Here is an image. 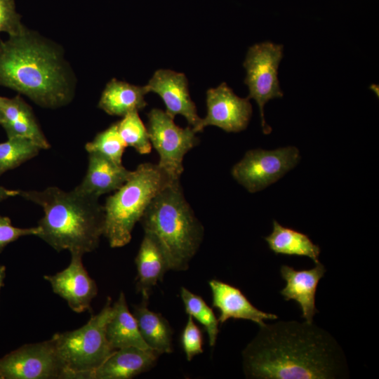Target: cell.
I'll return each mask as SVG.
<instances>
[{
    "mask_svg": "<svg viewBox=\"0 0 379 379\" xmlns=\"http://www.w3.org/2000/svg\"><path fill=\"white\" fill-rule=\"evenodd\" d=\"M165 111L153 108L147 114V128L152 146L158 152L157 164L173 180H179L184 171L185 154L196 147L199 139L190 126H177Z\"/></svg>",
    "mask_w": 379,
    "mask_h": 379,
    "instance_id": "7",
    "label": "cell"
},
{
    "mask_svg": "<svg viewBox=\"0 0 379 379\" xmlns=\"http://www.w3.org/2000/svg\"><path fill=\"white\" fill-rule=\"evenodd\" d=\"M148 93L145 86H135L112 79L102 93L98 107L109 115L123 117L145 108L147 105L145 96Z\"/></svg>",
    "mask_w": 379,
    "mask_h": 379,
    "instance_id": "21",
    "label": "cell"
},
{
    "mask_svg": "<svg viewBox=\"0 0 379 379\" xmlns=\"http://www.w3.org/2000/svg\"><path fill=\"white\" fill-rule=\"evenodd\" d=\"M148 92L160 96L166 112L172 118L184 117L189 126L195 129L201 121L194 102L188 90L187 79L185 74L171 69H158L145 86Z\"/></svg>",
    "mask_w": 379,
    "mask_h": 379,
    "instance_id": "13",
    "label": "cell"
},
{
    "mask_svg": "<svg viewBox=\"0 0 379 379\" xmlns=\"http://www.w3.org/2000/svg\"><path fill=\"white\" fill-rule=\"evenodd\" d=\"M206 101L207 113L194 129L196 133L208 126H217L227 133L246 128L253 112L249 99L237 96L226 83L208 89Z\"/></svg>",
    "mask_w": 379,
    "mask_h": 379,
    "instance_id": "11",
    "label": "cell"
},
{
    "mask_svg": "<svg viewBox=\"0 0 379 379\" xmlns=\"http://www.w3.org/2000/svg\"><path fill=\"white\" fill-rule=\"evenodd\" d=\"M137 277L136 291L142 299L148 300L154 286L161 281L169 270L166 256L157 241L144 233L135 260Z\"/></svg>",
    "mask_w": 379,
    "mask_h": 379,
    "instance_id": "19",
    "label": "cell"
},
{
    "mask_svg": "<svg viewBox=\"0 0 379 379\" xmlns=\"http://www.w3.org/2000/svg\"><path fill=\"white\" fill-rule=\"evenodd\" d=\"M126 147L119 133L117 122L98 133L92 141L85 145L88 153H98L117 164H122Z\"/></svg>",
    "mask_w": 379,
    "mask_h": 379,
    "instance_id": "27",
    "label": "cell"
},
{
    "mask_svg": "<svg viewBox=\"0 0 379 379\" xmlns=\"http://www.w3.org/2000/svg\"><path fill=\"white\" fill-rule=\"evenodd\" d=\"M148 300L142 299L133 306V314L140 333L149 347L159 354L173 352V331L168 321L162 314L147 307Z\"/></svg>",
    "mask_w": 379,
    "mask_h": 379,
    "instance_id": "22",
    "label": "cell"
},
{
    "mask_svg": "<svg viewBox=\"0 0 379 379\" xmlns=\"http://www.w3.org/2000/svg\"><path fill=\"white\" fill-rule=\"evenodd\" d=\"M69 265L55 274L44 275L54 293L65 300L77 313L91 310V302L98 294L95 281L89 276L82 262L83 255L70 253Z\"/></svg>",
    "mask_w": 379,
    "mask_h": 379,
    "instance_id": "12",
    "label": "cell"
},
{
    "mask_svg": "<svg viewBox=\"0 0 379 379\" xmlns=\"http://www.w3.org/2000/svg\"><path fill=\"white\" fill-rule=\"evenodd\" d=\"M180 343L189 361L204 352L202 332L190 315H188L187 323L181 333Z\"/></svg>",
    "mask_w": 379,
    "mask_h": 379,
    "instance_id": "28",
    "label": "cell"
},
{
    "mask_svg": "<svg viewBox=\"0 0 379 379\" xmlns=\"http://www.w3.org/2000/svg\"><path fill=\"white\" fill-rule=\"evenodd\" d=\"M326 272L320 262L310 270H296L286 265L280 268L281 276L286 283L281 295L285 300H295L300 307L302 317L308 322H313L314 315L319 312L315 305L316 291Z\"/></svg>",
    "mask_w": 379,
    "mask_h": 379,
    "instance_id": "15",
    "label": "cell"
},
{
    "mask_svg": "<svg viewBox=\"0 0 379 379\" xmlns=\"http://www.w3.org/2000/svg\"><path fill=\"white\" fill-rule=\"evenodd\" d=\"M208 285L212 294V305L220 311L218 321L224 324L229 319L249 320L258 324L265 320H277L278 316L255 307L237 287L217 279H211Z\"/></svg>",
    "mask_w": 379,
    "mask_h": 379,
    "instance_id": "14",
    "label": "cell"
},
{
    "mask_svg": "<svg viewBox=\"0 0 379 379\" xmlns=\"http://www.w3.org/2000/svg\"><path fill=\"white\" fill-rule=\"evenodd\" d=\"M2 119L0 124L8 138H27L41 149H47L50 143L44 135L32 110L19 95L13 98L0 96Z\"/></svg>",
    "mask_w": 379,
    "mask_h": 379,
    "instance_id": "16",
    "label": "cell"
},
{
    "mask_svg": "<svg viewBox=\"0 0 379 379\" xmlns=\"http://www.w3.org/2000/svg\"><path fill=\"white\" fill-rule=\"evenodd\" d=\"M112 314V298L107 297L100 312L83 326L55 333L51 338L68 375V379H90L91 374L115 351L106 336Z\"/></svg>",
    "mask_w": 379,
    "mask_h": 379,
    "instance_id": "6",
    "label": "cell"
},
{
    "mask_svg": "<svg viewBox=\"0 0 379 379\" xmlns=\"http://www.w3.org/2000/svg\"><path fill=\"white\" fill-rule=\"evenodd\" d=\"M41 149L23 138H8L0 143V175L36 157Z\"/></svg>",
    "mask_w": 379,
    "mask_h": 379,
    "instance_id": "25",
    "label": "cell"
},
{
    "mask_svg": "<svg viewBox=\"0 0 379 379\" xmlns=\"http://www.w3.org/2000/svg\"><path fill=\"white\" fill-rule=\"evenodd\" d=\"M6 277V267L0 265V292L4 285V279Z\"/></svg>",
    "mask_w": 379,
    "mask_h": 379,
    "instance_id": "32",
    "label": "cell"
},
{
    "mask_svg": "<svg viewBox=\"0 0 379 379\" xmlns=\"http://www.w3.org/2000/svg\"><path fill=\"white\" fill-rule=\"evenodd\" d=\"M106 336L114 350L128 347L150 349L142 339L123 291L112 305V314L106 326ZM152 350V349H151Z\"/></svg>",
    "mask_w": 379,
    "mask_h": 379,
    "instance_id": "20",
    "label": "cell"
},
{
    "mask_svg": "<svg viewBox=\"0 0 379 379\" xmlns=\"http://www.w3.org/2000/svg\"><path fill=\"white\" fill-rule=\"evenodd\" d=\"M20 194V190H8L0 186V202L2 201Z\"/></svg>",
    "mask_w": 379,
    "mask_h": 379,
    "instance_id": "31",
    "label": "cell"
},
{
    "mask_svg": "<svg viewBox=\"0 0 379 379\" xmlns=\"http://www.w3.org/2000/svg\"><path fill=\"white\" fill-rule=\"evenodd\" d=\"M77 79L62 47L26 27L0 41V86L56 109L74 98Z\"/></svg>",
    "mask_w": 379,
    "mask_h": 379,
    "instance_id": "2",
    "label": "cell"
},
{
    "mask_svg": "<svg viewBox=\"0 0 379 379\" xmlns=\"http://www.w3.org/2000/svg\"><path fill=\"white\" fill-rule=\"evenodd\" d=\"M300 159L298 149L293 146L274 150L251 149L232 167L231 173L247 191L255 193L280 179Z\"/></svg>",
    "mask_w": 379,
    "mask_h": 379,
    "instance_id": "9",
    "label": "cell"
},
{
    "mask_svg": "<svg viewBox=\"0 0 379 379\" xmlns=\"http://www.w3.org/2000/svg\"><path fill=\"white\" fill-rule=\"evenodd\" d=\"M39 232L38 226L30 228L14 227L8 217L0 215V253L9 244L25 236H37Z\"/></svg>",
    "mask_w": 379,
    "mask_h": 379,
    "instance_id": "30",
    "label": "cell"
},
{
    "mask_svg": "<svg viewBox=\"0 0 379 379\" xmlns=\"http://www.w3.org/2000/svg\"><path fill=\"white\" fill-rule=\"evenodd\" d=\"M19 195L43 208L36 237L56 251L84 255L98 247L105 225L104 206L98 199L76 189L66 192L56 187L20 190Z\"/></svg>",
    "mask_w": 379,
    "mask_h": 379,
    "instance_id": "3",
    "label": "cell"
},
{
    "mask_svg": "<svg viewBox=\"0 0 379 379\" xmlns=\"http://www.w3.org/2000/svg\"><path fill=\"white\" fill-rule=\"evenodd\" d=\"M25 27L21 16L16 11L14 0H0V33L15 35Z\"/></svg>",
    "mask_w": 379,
    "mask_h": 379,
    "instance_id": "29",
    "label": "cell"
},
{
    "mask_svg": "<svg viewBox=\"0 0 379 379\" xmlns=\"http://www.w3.org/2000/svg\"><path fill=\"white\" fill-rule=\"evenodd\" d=\"M119 133L126 147H131L140 154H149L152 144L147 126L140 119L138 112H131L117 122Z\"/></svg>",
    "mask_w": 379,
    "mask_h": 379,
    "instance_id": "26",
    "label": "cell"
},
{
    "mask_svg": "<svg viewBox=\"0 0 379 379\" xmlns=\"http://www.w3.org/2000/svg\"><path fill=\"white\" fill-rule=\"evenodd\" d=\"M243 371L253 379L347 378L341 346L327 331L305 321H277L259 326L242 352Z\"/></svg>",
    "mask_w": 379,
    "mask_h": 379,
    "instance_id": "1",
    "label": "cell"
},
{
    "mask_svg": "<svg viewBox=\"0 0 379 379\" xmlns=\"http://www.w3.org/2000/svg\"><path fill=\"white\" fill-rule=\"evenodd\" d=\"M0 379H68L51 339L28 343L0 359Z\"/></svg>",
    "mask_w": 379,
    "mask_h": 379,
    "instance_id": "10",
    "label": "cell"
},
{
    "mask_svg": "<svg viewBox=\"0 0 379 379\" xmlns=\"http://www.w3.org/2000/svg\"><path fill=\"white\" fill-rule=\"evenodd\" d=\"M283 58V46L266 41L251 46L244 67L246 76L244 83L248 87V99L255 100L260 109L263 133L269 134L271 128L265 123L264 107L270 100L282 98L278 79V68Z\"/></svg>",
    "mask_w": 379,
    "mask_h": 379,
    "instance_id": "8",
    "label": "cell"
},
{
    "mask_svg": "<svg viewBox=\"0 0 379 379\" xmlns=\"http://www.w3.org/2000/svg\"><path fill=\"white\" fill-rule=\"evenodd\" d=\"M133 171L126 168L98 154L88 153V168L81 182L74 189L97 199L120 188L131 177Z\"/></svg>",
    "mask_w": 379,
    "mask_h": 379,
    "instance_id": "17",
    "label": "cell"
},
{
    "mask_svg": "<svg viewBox=\"0 0 379 379\" xmlns=\"http://www.w3.org/2000/svg\"><path fill=\"white\" fill-rule=\"evenodd\" d=\"M272 225V233L265 237L272 252L275 254L307 256L315 264L319 262L321 248L314 244L307 234L284 227L275 220Z\"/></svg>",
    "mask_w": 379,
    "mask_h": 379,
    "instance_id": "23",
    "label": "cell"
},
{
    "mask_svg": "<svg viewBox=\"0 0 379 379\" xmlns=\"http://www.w3.org/2000/svg\"><path fill=\"white\" fill-rule=\"evenodd\" d=\"M180 297L185 312L204 326L208 334V344L213 347L219 333V321L213 309L206 304L202 297L185 287L180 289Z\"/></svg>",
    "mask_w": 379,
    "mask_h": 379,
    "instance_id": "24",
    "label": "cell"
},
{
    "mask_svg": "<svg viewBox=\"0 0 379 379\" xmlns=\"http://www.w3.org/2000/svg\"><path fill=\"white\" fill-rule=\"evenodd\" d=\"M140 222L144 233L152 236L162 249L169 270H187L201 244L204 227L180 180L172 181L154 197Z\"/></svg>",
    "mask_w": 379,
    "mask_h": 379,
    "instance_id": "4",
    "label": "cell"
},
{
    "mask_svg": "<svg viewBox=\"0 0 379 379\" xmlns=\"http://www.w3.org/2000/svg\"><path fill=\"white\" fill-rule=\"evenodd\" d=\"M1 119H2V114H1V108H0V123L1 121Z\"/></svg>",
    "mask_w": 379,
    "mask_h": 379,
    "instance_id": "33",
    "label": "cell"
},
{
    "mask_svg": "<svg viewBox=\"0 0 379 379\" xmlns=\"http://www.w3.org/2000/svg\"><path fill=\"white\" fill-rule=\"evenodd\" d=\"M160 354L151 349L128 347L116 350L90 379H130L150 370Z\"/></svg>",
    "mask_w": 379,
    "mask_h": 379,
    "instance_id": "18",
    "label": "cell"
},
{
    "mask_svg": "<svg viewBox=\"0 0 379 379\" xmlns=\"http://www.w3.org/2000/svg\"><path fill=\"white\" fill-rule=\"evenodd\" d=\"M173 180L157 164L142 163L105 201L103 236L110 247L128 244L132 232L154 197Z\"/></svg>",
    "mask_w": 379,
    "mask_h": 379,
    "instance_id": "5",
    "label": "cell"
}]
</instances>
